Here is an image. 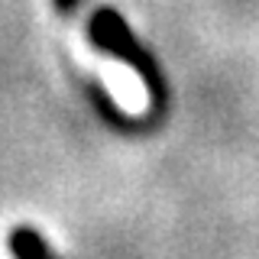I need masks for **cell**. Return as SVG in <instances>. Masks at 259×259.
<instances>
[{"instance_id": "cell-1", "label": "cell", "mask_w": 259, "mask_h": 259, "mask_svg": "<svg viewBox=\"0 0 259 259\" xmlns=\"http://www.w3.org/2000/svg\"><path fill=\"white\" fill-rule=\"evenodd\" d=\"M10 253L16 259H55V253L46 246V240L32 227H16L10 233Z\"/></svg>"}]
</instances>
